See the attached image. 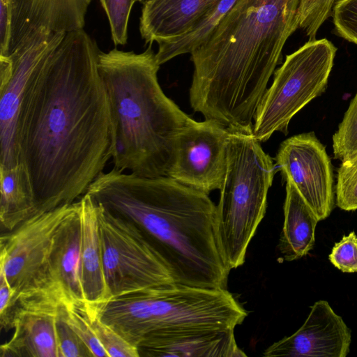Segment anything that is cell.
Returning <instances> with one entry per match:
<instances>
[{"mask_svg":"<svg viewBox=\"0 0 357 357\" xmlns=\"http://www.w3.org/2000/svg\"><path fill=\"white\" fill-rule=\"evenodd\" d=\"M100 51L84 29L66 33L24 94L20 158L37 213L78 201L112 159L114 130Z\"/></svg>","mask_w":357,"mask_h":357,"instance_id":"obj_1","label":"cell"},{"mask_svg":"<svg viewBox=\"0 0 357 357\" xmlns=\"http://www.w3.org/2000/svg\"><path fill=\"white\" fill-rule=\"evenodd\" d=\"M301 0H237L191 53L190 102L231 132H252L283 47L299 27Z\"/></svg>","mask_w":357,"mask_h":357,"instance_id":"obj_2","label":"cell"},{"mask_svg":"<svg viewBox=\"0 0 357 357\" xmlns=\"http://www.w3.org/2000/svg\"><path fill=\"white\" fill-rule=\"evenodd\" d=\"M86 193L138 226L176 283L226 289L231 270L218 247L216 206L208 195L168 176L144 177L114 167Z\"/></svg>","mask_w":357,"mask_h":357,"instance_id":"obj_3","label":"cell"},{"mask_svg":"<svg viewBox=\"0 0 357 357\" xmlns=\"http://www.w3.org/2000/svg\"><path fill=\"white\" fill-rule=\"evenodd\" d=\"M149 44L142 53L100 51L98 68L114 126V168L144 177L168 176L177 139L195 120L162 90Z\"/></svg>","mask_w":357,"mask_h":357,"instance_id":"obj_4","label":"cell"},{"mask_svg":"<svg viewBox=\"0 0 357 357\" xmlns=\"http://www.w3.org/2000/svg\"><path fill=\"white\" fill-rule=\"evenodd\" d=\"M100 319L136 347L146 335L192 328H232L248 315L226 289L172 283L91 306Z\"/></svg>","mask_w":357,"mask_h":357,"instance_id":"obj_5","label":"cell"},{"mask_svg":"<svg viewBox=\"0 0 357 357\" xmlns=\"http://www.w3.org/2000/svg\"><path fill=\"white\" fill-rule=\"evenodd\" d=\"M275 173L273 159L252 132H231L215 213L218 247L230 270L245 261L248 245L266 213Z\"/></svg>","mask_w":357,"mask_h":357,"instance_id":"obj_6","label":"cell"},{"mask_svg":"<svg viewBox=\"0 0 357 357\" xmlns=\"http://www.w3.org/2000/svg\"><path fill=\"white\" fill-rule=\"evenodd\" d=\"M77 202L40 211L0 238L1 271L18 294L19 306L57 312L68 301L49 266L53 236Z\"/></svg>","mask_w":357,"mask_h":357,"instance_id":"obj_7","label":"cell"},{"mask_svg":"<svg viewBox=\"0 0 357 357\" xmlns=\"http://www.w3.org/2000/svg\"><path fill=\"white\" fill-rule=\"evenodd\" d=\"M335 53L334 45L322 38L287 55L255 113L252 133L258 141H267L277 131L287 134L292 117L325 91Z\"/></svg>","mask_w":357,"mask_h":357,"instance_id":"obj_8","label":"cell"},{"mask_svg":"<svg viewBox=\"0 0 357 357\" xmlns=\"http://www.w3.org/2000/svg\"><path fill=\"white\" fill-rule=\"evenodd\" d=\"M96 204L104 274L111 298L174 283L139 227Z\"/></svg>","mask_w":357,"mask_h":357,"instance_id":"obj_9","label":"cell"},{"mask_svg":"<svg viewBox=\"0 0 357 357\" xmlns=\"http://www.w3.org/2000/svg\"><path fill=\"white\" fill-rule=\"evenodd\" d=\"M65 35L42 29L0 55V169L20 164L18 119L24 94Z\"/></svg>","mask_w":357,"mask_h":357,"instance_id":"obj_10","label":"cell"},{"mask_svg":"<svg viewBox=\"0 0 357 357\" xmlns=\"http://www.w3.org/2000/svg\"><path fill=\"white\" fill-rule=\"evenodd\" d=\"M231 131L216 122L195 121L179 134L168 176L207 195L220 190L227 169Z\"/></svg>","mask_w":357,"mask_h":357,"instance_id":"obj_11","label":"cell"},{"mask_svg":"<svg viewBox=\"0 0 357 357\" xmlns=\"http://www.w3.org/2000/svg\"><path fill=\"white\" fill-rule=\"evenodd\" d=\"M275 160L285 181L294 185L319 220L328 218L334 206L333 171L326 149L314 133L284 140Z\"/></svg>","mask_w":357,"mask_h":357,"instance_id":"obj_12","label":"cell"},{"mask_svg":"<svg viewBox=\"0 0 357 357\" xmlns=\"http://www.w3.org/2000/svg\"><path fill=\"white\" fill-rule=\"evenodd\" d=\"M302 326L269 346L265 357H346L351 331L326 301H316Z\"/></svg>","mask_w":357,"mask_h":357,"instance_id":"obj_13","label":"cell"},{"mask_svg":"<svg viewBox=\"0 0 357 357\" xmlns=\"http://www.w3.org/2000/svg\"><path fill=\"white\" fill-rule=\"evenodd\" d=\"M232 328H192L160 331L144 336L137 346L146 357H240Z\"/></svg>","mask_w":357,"mask_h":357,"instance_id":"obj_14","label":"cell"},{"mask_svg":"<svg viewBox=\"0 0 357 357\" xmlns=\"http://www.w3.org/2000/svg\"><path fill=\"white\" fill-rule=\"evenodd\" d=\"M11 1L13 20L8 54L42 29L65 33L84 29L93 0Z\"/></svg>","mask_w":357,"mask_h":357,"instance_id":"obj_15","label":"cell"},{"mask_svg":"<svg viewBox=\"0 0 357 357\" xmlns=\"http://www.w3.org/2000/svg\"><path fill=\"white\" fill-rule=\"evenodd\" d=\"M219 0H144L139 31L158 45L188 31Z\"/></svg>","mask_w":357,"mask_h":357,"instance_id":"obj_16","label":"cell"},{"mask_svg":"<svg viewBox=\"0 0 357 357\" xmlns=\"http://www.w3.org/2000/svg\"><path fill=\"white\" fill-rule=\"evenodd\" d=\"M80 238L78 200L55 231L49 255L51 275L68 303L86 302L79 270Z\"/></svg>","mask_w":357,"mask_h":357,"instance_id":"obj_17","label":"cell"},{"mask_svg":"<svg viewBox=\"0 0 357 357\" xmlns=\"http://www.w3.org/2000/svg\"><path fill=\"white\" fill-rule=\"evenodd\" d=\"M79 270L86 302L91 306L111 298L103 269L96 202L87 193L79 199Z\"/></svg>","mask_w":357,"mask_h":357,"instance_id":"obj_18","label":"cell"},{"mask_svg":"<svg viewBox=\"0 0 357 357\" xmlns=\"http://www.w3.org/2000/svg\"><path fill=\"white\" fill-rule=\"evenodd\" d=\"M57 312L19 306L13 337L1 345V357H59Z\"/></svg>","mask_w":357,"mask_h":357,"instance_id":"obj_19","label":"cell"},{"mask_svg":"<svg viewBox=\"0 0 357 357\" xmlns=\"http://www.w3.org/2000/svg\"><path fill=\"white\" fill-rule=\"evenodd\" d=\"M284 225L279 248L285 261L307 255L315 242V229L319 221L294 185L286 181Z\"/></svg>","mask_w":357,"mask_h":357,"instance_id":"obj_20","label":"cell"},{"mask_svg":"<svg viewBox=\"0 0 357 357\" xmlns=\"http://www.w3.org/2000/svg\"><path fill=\"white\" fill-rule=\"evenodd\" d=\"M0 221L3 228L13 230L37 213L29 174L22 164L0 169Z\"/></svg>","mask_w":357,"mask_h":357,"instance_id":"obj_21","label":"cell"},{"mask_svg":"<svg viewBox=\"0 0 357 357\" xmlns=\"http://www.w3.org/2000/svg\"><path fill=\"white\" fill-rule=\"evenodd\" d=\"M333 149L342 162L357 155V92L333 136Z\"/></svg>","mask_w":357,"mask_h":357,"instance_id":"obj_22","label":"cell"},{"mask_svg":"<svg viewBox=\"0 0 357 357\" xmlns=\"http://www.w3.org/2000/svg\"><path fill=\"white\" fill-rule=\"evenodd\" d=\"M63 314L68 325L86 344L94 356L108 357L93 329L86 302L66 303Z\"/></svg>","mask_w":357,"mask_h":357,"instance_id":"obj_23","label":"cell"},{"mask_svg":"<svg viewBox=\"0 0 357 357\" xmlns=\"http://www.w3.org/2000/svg\"><path fill=\"white\" fill-rule=\"evenodd\" d=\"M86 307L93 329L108 357H139L136 347L103 322L87 303Z\"/></svg>","mask_w":357,"mask_h":357,"instance_id":"obj_24","label":"cell"},{"mask_svg":"<svg viewBox=\"0 0 357 357\" xmlns=\"http://www.w3.org/2000/svg\"><path fill=\"white\" fill-rule=\"evenodd\" d=\"M139 0H100L107 17L114 45H125L128 41L131 10Z\"/></svg>","mask_w":357,"mask_h":357,"instance_id":"obj_25","label":"cell"},{"mask_svg":"<svg viewBox=\"0 0 357 357\" xmlns=\"http://www.w3.org/2000/svg\"><path fill=\"white\" fill-rule=\"evenodd\" d=\"M336 204L344 211L357 209V155L342 162L337 170Z\"/></svg>","mask_w":357,"mask_h":357,"instance_id":"obj_26","label":"cell"},{"mask_svg":"<svg viewBox=\"0 0 357 357\" xmlns=\"http://www.w3.org/2000/svg\"><path fill=\"white\" fill-rule=\"evenodd\" d=\"M339 0H301L298 20L301 28L309 37L315 40L318 30L332 15L333 8Z\"/></svg>","mask_w":357,"mask_h":357,"instance_id":"obj_27","label":"cell"},{"mask_svg":"<svg viewBox=\"0 0 357 357\" xmlns=\"http://www.w3.org/2000/svg\"><path fill=\"white\" fill-rule=\"evenodd\" d=\"M65 304L59 307L56 314L59 357H94L89 347L66 321L63 314Z\"/></svg>","mask_w":357,"mask_h":357,"instance_id":"obj_28","label":"cell"},{"mask_svg":"<svg viewBox=\"0 0 357 357\" xmlns=\"http://www.w3.org/2000/svg\"><path fill=\"white\" fill-rule=\"evenodd\" d=\"M333 20L336 33L357 44V0H339L335 4Z\"/></svg>","mask_w":357,"mask_h":357,"instance_id":"obj_29","label":"cell"},{"mask_svg":"<svg viewBox=\"0 0 357 357\" xmlns=\"http://www.w3.org/2000/svg\"><path fill=\"white\" fill-rule=\"evenodd\" d=\"M328 259L335 267L344 273L357 272V235L354 231L343 236L335 244Z\"/></svg>","mask_w":357,"mask_h":357,"instance_id":"obj_30","label":"cell"},{"mask_svg":"<svg viewBox=\"0 0 357 357\" xmlns=\"http://www.w3.org/2000/svg\"><path fill=\"white\" fill-rule=\"evenodd\" d=\"M19 307L18 294L8 284L3 273L0 271V324L1 328H13V320Z\"/></svg>","mask_w":357,"mask_h":357,"instance_id":"obj_31","label":"cell"},{"mask_svg":"<svg viewBox=\"0 0 357 357\" xmlns=\"http://www.w3.org/2000/svg\"><path fill=\"white\" fill-rule=\"evenodd\" d=\"M13 20L11 0H0V55L9 52Z\"/></svg>","mask_w":357,"mask_h":357,"instance_id":"obj_32","label":"cell"}]
</instances>
